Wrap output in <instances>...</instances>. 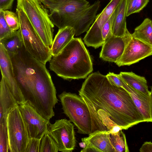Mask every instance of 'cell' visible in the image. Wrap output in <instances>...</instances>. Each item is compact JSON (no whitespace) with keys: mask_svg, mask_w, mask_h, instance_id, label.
<instances>
[{"mask_svg":"<svg viewBox=\"0 0 152 152\" xmlns=\"http://www.w3.org/2000/svg\"><path fill=\"white\" fill-rule=\"evenodd\" d=\"M111 17L106 22L102 30V36L104 43L112 37L111 30Z\"/></svg>","mask_w":152,"mask_h":152,"instance_id":"28","label":"cell"},{"mask_svg":"<svg viewBox=\"0 0 152 152\" xmlns=\"http://www.w3.org/2000/svg\"><path fill=\"white\" fill-rule=\"evenodd\" d=\"M132 38L128 30L121 37L113 36L102 46L99 57L103 60L115 63L122 56L125 49Z\"/></svg>","mask_w":152,"mask_h":152,"instance_id":"14","label":"cell"},{"mask_svg":"<svg viewBox=\"0 0 152 152\" xmlns=\"http://www.w3.org/2000/svg\"><path fill=\"white\" fill-rule=\"evenodd\" d=\"M140 152H152V142H145L140 149Z\"/></svg>","mask_w":152,"mask_h":152,"instance_id":"34","label":"cell"},{"mask_svg":"<svg viewBox=\"0 0 152 152\" xmlns=\"http://www.w3.org/2000/svg\"><path fill=\"white\" fill-rule=\"evenodd\" d=\"M10 55L17 54L23 46L19 30L13 31L11 34L0 40Z\"/></svg>","mask_w":152,"mask_h":152,"instance_id":"22","label":"cell"},{"mask_svg":"<svg viewBox=\"0 0 152 152\" xmlns=\"http://www.w3.org/2000/svg\"><path fill=\"white\" fill-rule=\"evenodd\" d=\"M17 7L23 11L44 43L51 49L54 25L48 10L39 0H17Z\"/></svg>","mask_w":152,"mask_h":152,"instance_id":"5","label":"cell"},{"mask_svg":"<svg viewBox=\"0 0 152 152\" xmlns=\"http://www.w3.org/2000/svg\"><path fill=\"white\" fill-rule=\"evenodd\" d=\"M10 55L15 78L26 103L50 120L55 115L53 108L58 99L46 64L31 56L23 46L17 54Z\"/></svg>","mask_w":152,"mask_h":152,"instance_id":"2","label":"cell"},{"mask_svg":"<svg viewBox=\"0 0 152 152\" xmlns=\"http://www.w3.org/2000/svg\"><path fill=\"white\" fill-rule=\"evenodd\" d=\"M136 3L137 0H126V17L135 13Z\"/></svg>","mask_w":152,"mask_h":152,"instance_id":"30","label":"cell"},{"mask_svg":"<svg viewBox=\"0 0 152 152\" xmlns=\"http://www.w3.org/2000/svg\"><path fill=\"white\" fill-rule=\"evenodd\" d=\"M23 46L26 50L39 61L45 64L51 59V49L47 46L30 23L23 11L17 7Z\"/></svg>","mask_w":152,"mask_h":152,"instance_id":"7","label":"cell"},{"mask_svg":"<svg viewBox=\"0 0 152 152\" xmlns=\"http://www.w3.org/2000/svg\"><path fill=\"white\" fill-rule=\"evenodd\" d=\"M110 131L97 130L82 138L86 145L91 147L97 152H116L110 139Z\"/></svg>","mask_w":152,"mask_h":152,"instance_id":"15","label":"cell"},{"mask_svg":"<svg viewBox=\"0 0 152 152\" xmlns=\"http://www.w3.org/2000/svg\"><path fill=\"white\" fill-rule=\"evenodd\" d=\"M64 113L77 127V133L89 134L91 119L88 106L82 98L75 93L63 91L58 95Z\"/></svg>","mask_w":152,"mask_h":152,"instance_id":"6","label":"cell"},{"mask_svg":"<svg viewBox=\"0 0 152 152\" xmlns=\"http://www.w3.org/2000/svg\"><path fill=\"white\" fill-rule=\"evenodd\" d=\"M18 105L4 77L0 83V124L6 122L8 114L12 109Z\"/></svg>","mask_w":152,"mask_h":152,"instance_id":"16","label":"cell"},{"mask_svg":"<svg viewBox=\"0 0 152 152\" xmlns=\"http://www.w3.org/2000/svg\"><path fill=\"white\" fill-rule=\"evenodd\" d=\"M49 62L50 70L65 80L86 78L93 70L90 55L80 38H74Z\"/></svg>","mask_w":152,"mask_h":152,"instance_id":"4","label":"cell"},{"mask_svg":"<svg viewBox=\"0 0 152 152\" xmlns=\"http://www.w3.org/2000/svg\"><path fill=\"white\" fill-rule=\"evenodd\" d=\"M49 11L50 19L59 29L72 27L76 36L87 31L100 5L99 0L90 5L85 0H39Z\"/></svg>","mask_w":152,"mask_h":152,"instance_id":"3","label":"cell"},{"mask_svg":"<svg viewBox=\"0 0 152 152\" xmlns=\"http://www.w3.org/2000/svg\"><path fill=\"white\" fill-rule=\"evenodd\" d=\"M13 32L6 22L3 10H0V40L10 35Z\"/></svg>","mask_w":152,"mask_h":152,"instance_id":"27","label":"cell"},{"mask_svg":"<svg viewBox=\"0 0 152 152\" xmlns=\"http://www.w3.org/2000/svg\"><path fill=\"white\" fill-rule=\"evenodd\" d=\"M14 0H0V10H5L11 9Z\"/></svg>","mask_w":152,"mask_h":152,"instance_id":"32","label":"cell"},{"mask_svg":"<svg viewBox=\"0 0 152 152\" xmlns=\"http://www.w3.org/2000/svg\"><path fill=\"white\" fill-rule=\"evenodd\" d=\"M4 18L8 26L13 31L19 30L20 22L18 14L8 10H3Z\"/></svg>","mask_w":152,"mask_h":152,"instance_id":"25","label":"cell"},{"mask_svg":"<svg viewBox=\"0 0 152 152\" xmlns=\"http://www.w3.org/2000/svg\"><path fill=\"white\" fill-rule=\"evenodd\" d=\"M9 152L6 122L0 124V152Z\"/></svg>","mask_w":152,"mask_h":152,"instance_id":"26","label":"cell"},{"mask_svg":"<svg viewBox=\"0 0 152 152\" xmlns=\"http://www.w3.org/2000/svg\"></svg>","mask_w":152,"mask_h":152,"instance_id":"36","label":"cell"},{"mask_svg":"<svg viewBox=\"0 0 152 152\" xmlns=\"http://www.w3.org/2000/svg\"></svg>","mask_w":152,"mask_h":152,"instance_id":"37","label":"cell"},{"mask_svg":"<svg viewBox=\"0 0 152 152\" xmlns=\"http://www.w3.org/2000/svg\"><path fill=\"white\" fill-rule=\"evenodd\" d=\"M58 151L57 143L47 132L41 139L39 152H58Z\"/></svg>","mask_w":152,"mask_h":152,"instance_id":"24","label":"cell"},{"mask_svg":"<svg viewBox=\"0 0 152 152\" xmlns=\"http://www.w3.org/2000/svg\"><path fill=\"white\" fill-rule=\"evenodd\" d=\"M121 0H111L102 11L96 15L83 38L84 42L87 46L96 49L103 45L104 42L101 34L102 28Z\"/></svg>","mask_w":152,"mask_h":152,"instance_id":"10","label":"cell"},{"mask_svg":"<svg viewBox=\"0 0 152 152\" xmlns=\"http://www.w3.org/2000/svg\"><path fill=\"white\" fill-rule=\"evenodd\" d=\"M150 0H137L135 13L139 12L147 4Z\"/></svg>","mask_w":152,"mask_h":152,"instance_id":"33","label":"cell"},{"mask_svg":"<svg viewBox=\"0 0 152 152\" xmlns=\"http://www.w3.org/2000/svg\"><path fill=\"white\" fill-rule=\"evenodd\" d=\"M152 55V46L132 37L119 60L115 63L119 67L130 66Z\"/></svg>","mask_w":152,"mask_h":152,"instance_id":"13","label":"cell"},{"mask_svg":"<svg viewBox=\"0 0 152 152\" xmlns=\"http://www.w3.org/2000/svg\"><path fill=\"white\" fill-rule=\"evenodd\" d=\"M78 92L90 113L91 133L110 131L115 126L126 130L145 122L129 93L99 71L86 78Z\"/></svg>","mask_w":152,"mask_h":152,"instance_id":"1","label":"cell"},{"mask_svg":"<svg viewBox=\"0 0 152 152\" xmlns=\"http://www.w3.org/2000/svg\"><path fill=\"white\" fill-rule=\"evenodd\" d=\"M118 75L123 81L132 88L145 95H150V91L144 77L132 72H121Z\"/></svg>","mask_w":152,"mask_h":152,"instance_id":"20","label":"cell"},{"mask_svg":"<svg viewBox=\"0 0 152 152\" xmlns=\"http://www.w3.org/2000/svg\"><path fill=\"white\" fill-rule=\"evenodd\" d=\"M133 38L152 46V21L148 18L134 29Z\"/></svg>","mask_w":152,"mask_h":152,"instance_id":"21","label":"cell"},{"mask_svg":"<svg viewBox=\"0 0 152 152\" xmlns=\"http://www.w3.org/2000/svg\"><path fill=\"white\" fill-rule=\"evenodd\" d=\"M110 139L116 152H129L125 135L122 130L114 133H110Z\"/></svg>","mask_w":152,"mask_h":152,"instance_id":"23","label":"cell"},{"mask_svg":"<svg viewBox=\"0 0 152 152\" xmlns=\"http://www.w3.org/2000/svg\"><path fill=\"white\" fill-rule=\"evenodd\" d=\"M106 76L109 80L115 85L123 87L121 80L118 74H115L113 72H109L106 75Z\"/></svg>","mask_w":152,"mask_h":152,"instance_id":"31","label":"cell"},{"mask_svg":"<svg viewBox=\"0 0 152 152\" xmlns=\"http://www.w3.org/2000/svg\"><path fill=\"white\" fill-rule=\"evenodd\" d=\"M150 99L151 113L152 118V87L151 88V91H150Z\"/></svg>","mask_w":152,"mask_h":152,"instance_id":"35","label":"cell"},{"mask_svg":"<svg viewBox=\"0 0 152 152\" xmlns=\"http://www.w3.org/2000/svg\"><path fill=\"white\" fill-rule=\"evenodd\" d=\"M18 106L30 138L41 139L47 131L49 120L26 103Z\"/></svg>","mask_w":152,"mask_h":152,"instance_id":"11","label":"cell"},{"mask_svg":"<svg viewBox=\"0 0 152 152\" xmlns=\"http://www.w3.org/2000/svg\"><path fill=\"white\" fill-rule=\"evenodd\" d=\"M75 34V31L72 27L67 26L59 29L51 48L52 56L58 54L74 38Z\"/></svg>","mask_w":152,"mask_h":152,"instance_id":"19","label":"cell"},{"mask_svg":"<svg viewBox=\"0 0 152 152\" xmlns=\"http://www.w3.org/2000/svg\"><path fill=\"white\" fill-rule=\"evenodd\" d=\"M41 140L30 138L27 145L26 152H39Z\"/></svg>","mask_w":152,"mask_h":152,"instance_id":"29","label":"cell"},{"mask_svg":"<svg viewBox=\"0 0 152 152\" xmlns=\"http://www.w3.org/2000/svg\"><path fill=\"white\" fill-rule=\"evenodd\" d=\"M120 78L122 81L123 87L130 94L135 104L141 113L145 122H152L150 95H146L136 91L127 85Z\"/></svg>","mask_w":152,"mask_h":152,"instance_id":"17","label":"cell"},{"mask_svg":"<svg viewBox=\"0 0 152 152\" xmlns=\"http://www.w3.org/2000/svg\"><path fill=\"white\" fill-rule=\"evenodd\" d=\"M10 152H26L30 139L18 105L8 113L6 120Z\"/></svg>","mask_w":152,"mask_h":152,"instance_id":"8","label":"cell"},{"mask_svg":"<svg viewBox=\"0 0 152 152\" xmlns=\"http://www.w3.org/2000/svg\"><path fill=\"white\" fill-rule=\"evenodd\" d=\"M0 67L1 76L7 84L18 105L25 103L15 78L11 57L3 45L0 43Z\"/></svg>","mask_w":152,"mask_h":152,"instance_id":"12","label":"cell"},{"mask_svg":"<svg viewBox=\"0 0 152 152\" xmlns=\"http://www.w3.org/2000/svg\"><path fill=\"white\" fill-rule=\"evenodd\" d=\"M111 30L113 36L124 35L128 29L126 24V0H121L111 16Z\"/></svg>","mask_w":152,"mask_h":152,"instance_id":"18","label":"cell"},{"mask_svg":"<svg viewBox=\"0 0 152 152\" xmlns=\"http://www.w3.org/2000/svg\"><path fill=\"white\" fill-rule=\"evenodd\" d=\"M47 132L57 143L59 151L72 152L76 145L74 125L70 120L61 119L49 123Z\"/></svg>","mask_w":152,"mask_h":152,"instance_id":"9","label":"cell"}]
</instances>
